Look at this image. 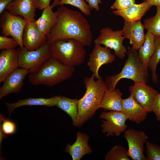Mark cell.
Masks as SVG:
<instances>
[{
    "mask_svg": "<svg viewBox=\"0 0 160 160\" xmlns=\"http://www.w3.org/2000/svg\"><path fill=\"white\" fill-rule=\"evenodd\" d=\"M57 10L55 22L47 37L50 44L59 40L74 39L85 46H90L93 39L90 25L85 17L80 12L60 5Z\"/></svg>",
    "mask_w": 160,
    "mask_h": 160,
    "instance_id": "obj_1",
    "label": "cell"
},
{
    "mask_svg": "<svg viewBox=\"0 0 160 160\" xmlns=\"http://www.w3.org/2000/svg\"><path fill=\"white\" fill-rule=\"evenodd\" d=\"M95 78L92 74L91 77H86L84 79L86 91L84 96L79 99L76 127L82 126L100 108L107 87L102 77L96 81Z\"/></svg>",
    "mask_w": 160,
    "mask_h": 160,
    "instance_id": "obj_2",
    "label": "cell"
},
{
    "mask_svg": "<svg viewBox=\"0 0 160 160\" xmlns=\"http://www.w3.org/2000/svg\"><path fill=\"white\" fill-rule=\"evenodd\" d=\"M74 71V67L63 64L52 56L37 71L30 73L28 79L34 85L52 87L69 79Z\"/></svg>",
    "mask_w": 160,
    "mask_h": 160,
    "instance_id": "obj_3",
    "label": "cell"
},
{
    "mask_svg": "<svg viewBox=\"0 0 160 160\" xmlns=\"http://www.w3.org/2000/svg\"><path fill=\"white\" fill-rule=\"evenodd\" d=\"M127 53V58L121 71L106 78L105 81L108 88H115L119 81L124 78L131 79L134 83L147 84L148 68L141 61L137 51L129 47Z\"/></svg>",
    "mask_w": 160,
    "mask_h": 160,
    "instance_id": "obj_4",
    "label": "cell"
},
{
    "mask_svg": "<svg viewBox=\"0 0 160 160\" xmlns=\"http://www.w3.org/2000/svg\"><path fill=\"white\" fill-rule=\"evenodd\" d=\"M51 44L52 56L63 64L74 67L84 63L85 46L79 41L74 39L59 40Z\"/></svg>",
    "mask_w": 160,
    "mask_h": 160,
    "instance_id": "obj_5",
    "label": "cell"
},
{
    "mask_svg": "<svg viewBox=\"0 0 160 160\" xmlns=\"http://www.w3.org/2000/svg\"><path fill=\"white\" fill-rule=\"evenodd\" d=\"M17 49L19 68L29 70V73L37 71L52 56L51 44L47 41L35 50L30 51L20 47Z\"/></svg>",
    "mask_w": 160,
    "mask_h": 160,
    "instance_id": "obj_6",
    "label": "cell"
},
{
    "mask_svg": "<svg viewBox=\"0 0 160 160\" xmlns=\"http://www.w3.org/2000/svg\"><path fill=\"white\" fill-rule=\"evenodd\" d=\"M0 15L1 35L6 37L11 36L17 41L19 47L23 49V34L28 21L21 16L13 15L6 10Z\"/></svg>",
    "mask_w": 160,
    "mask_h": 160,
    "instance_id": "obj_7",
    "label": "cell"
},
{
    "mask_svg": "<svg viewBox=\"0 0 160 160\" xmlns=\"http://www.w3.org/2000/svg\"><path fill=\"white\" fill-rule=\"evenodd\" d=\"M102 120L101 127L102 131L106 133L107 137L110 136H120L128 127L126 124L127 117L122 112L111 111L102 112L100 115Z\"/></svg>",
    "mask_w": 160,
    "mask_h": 160,
    "instance_id": "obj_8",
    "label": "cell"
},
{
    "mask_svg": "<svg viewBox=\"0 0 160 160\" xmlns=\"http://www.w3.org/2000/svg\"><path fill=\"white\" fill-rule=\"evenodd\" d=\"M125 38L121 31H113L106 27L100 31V34L94 41V43L103 44L105 47L114 51L113 54L121 59H123L127 50L123 45Z\"/></svg>",
    "mask_w": 160,
    "mask_h": 160,
    "instance_id": "obj_9",
    "label": "cell"
},
{
    "mask_svg": "<svg viewBox=\"0 0 160 160\" xmlns=\"http://www.w3.org/2000/svg\"><path fill=\"white\" fill-rule=\"evenodd\" d=\"M127 141L128 156L134 160H147L144 154V146L148 137L143 132L129 128L124 133Z\"/></svg>",
    "mask_w": 160,
    "mask_h": 160,
    "instance_id": "obj_10",
    "label": "cell"
},
{
    "mask_svg": "<svg viewBox=\"0 0 160 160\" xmlns=\"http://www.w3.org/2000/svg\"><path fill=\"white\" fill-rule=\"evenodd\" d=\"M94 47L89 55L87 66L92 72L95 79L102 77L99 74L100 67L103 65H108L113 62L116 56L111 53L110 49L103 47L98 43L95 44Z\"/></svg>",
    "mask_w": 160,
    "mask_h": 160,
    "instance_id": "obj_11",
    "label": "cell"
},
{
    "mask_svg": "<svg viewBox=\"0 0 160 160\" xmlns=\"http://www.w3.org/2000/svg\"><path fill=\"white\" fill-rule=\"evenodd\" d=\"M130 95L149 113L152 111L154 99L158 94L155 89L147 84L134 83L129 87Z\"/></svg>",
    "mask_w": 160,
    "mask_h": 160,
    "instance_id": "obj_12",
    "label": "cell"
},
{
    "mask_svg": "<svg viewBox=\"0 0 160 160\" xmlns=\"http://www.w3.org/2000/svg\"><path fill=\"white\" fill-rule=\"evenodd\" d=\"M29 73V70L20 68L11 73L0 88V99L10 93H20L24 85V80Z\"/></svg>",
    "mask_w": 160,
    "mask_h": 160,
    "instance_id": "obj_13",
    "label": "cell"
},
{
    "mask_svg": "<svg viewBox=\"0 0 160 160\" xmlns=\"http://www.w3.org/2000/svg\"><path fill=\"white\" fill-rule=\"evenodd\" d=\"M144 25L141 20L133 22L125 21L121 31L123 36L129 40L133 49L138 51L143 44L145 39Z\"/></svg>",
    "mask_w": 160,
    "mask_h": 160,
    "instance_id": "obj_14",
    "label": "cell"
},
{
    "mask_svg": "<svg viewBox=\"0 0 160 160\" xmlns=\"http://www.w3.org/2000/svg\"><path fill=\"white\" fill-rule=\"evenodd\" d=\"M47 37L39 30L34 21H28L23 36L25 48L30 51L36 50L47 42Z\"/></svg>",
    "mask_w": 160,
    "mask_h": 160,
    "instance_id": "obj_15",
    "label": "cell"
},
{
    "mask_svg": "<svg viewBox=\"0 0 160 160\" xmlns=\"http://www.w3.org/2000/svg\"><path fill=\"white\" fill-rule=\"evenodd\" d=\"M17 49H2L0 52V83L18 68Z\"/></svg>",
    "mask_w": 160,
    "mask_h": 160,
    "instance_id": "obj_16",
    "label": "cell"
},
{
    "mask_svg": "<svg viewBox=\"0 0 160 160\" xmlns=\"http://www.w3.org/2000/svg\"><path fill=\"white\" fill-rule=\"evenodd\" d=\"M122 112L131 121L139 124L146 119L148 112L131 95L127 98L122 99Z\"/></svg>",
    "mask_w": 160,
    "mask_h": 160,
    "instance_id": "obj_17",
    "label": "cell"
},
{
    "mask_svg": "<svg viewBox=\"0 0 160 160\" xmlns=\"http://www.w3.org/2000/svg\"><path fill=\"white\" fill-rule=\"evenodd\" d=\"M36 9L33 0H14L5 10L10 13L22 17L28 21H34Z\"/></svg>",
    "mask_w": 160,
    "mask_h": 160,
    "instance_id": "obj_18",
    "label": "cell"
},
{
    "mask_svg": "<svg viewBox=\"0 0 160 160\" xmlns=\"http://www.w3.org/2000/svg\"><path fill=\"white\" fill-rule=\"evenodd\" d=\"M76 139L75 143H68L65 148V151L69 154L73 160H80L85 155L92 152L88 141L89 136L85 133L78 131L76 133Z\"/></svg>",
    "mask_w": 160,
    "mask_h": 160,
    "instance_id": "obj_19",
    "label": "cell"
},
{
    "mask_svg": "<svg viewBox=\"0 0 160 160\" xmlns=\"http://www.w3.org/2000/svg\"><path fill=\"white\" fill-rule=\"evenodd\" d=\"M153 6L143 1L135 4L127 8L113 11L112 13L121 17L125 21L133 22L141 20V18Z\"/></svg>",
    "mask_w": 160,
    "mask_h": 160,
    "instance_id": "obj_20",
    "label": "cell"
},
{
    "mask_svg": "<svg viewBox=\"0 0 160 160\" xmlns=\"http://www.w3.org/2000/svg\"><path fill=\"white\" fill-rule=\"evenodd\" d=\"M58 95L50 98H29L19 100L17 102L12 103L5 102L8 108L9 116L16 108L24 106L43 105L48 107L57 106L58 101Z\"/></svg>",
    "mask_w": 160,
    "mask_h": 160,
    "instance_id": "obj_21",
    "label": "cell"
},
{
    "mask_svg": "<svg viewBox=\"0 0 160 160\" xmlns=\"http://www.w3.org/2000/svg\"><path fill=\"white\" fill-rule=\"evenodd\" d=\"M122 93L118 88H108L104 97L100 108L105 111L122 112Z\"/></svg>",
    "mask_w": 160,
    "mask_h": 160,
    "instance_id": "obj_22",
    "label": "cell"
},
{
    "mask_svg": "<svg viewBox=\"0 0 160 160\" xmlns=\"http://www.w3.org/2000/svg\"><path fill=\"white\" fill-rule=\"evenodd\" d=\"M53 8L52 5L45 8L41 16L34 21L39 30L47 37L49 34L57 16V11L53 12Z\"/></svg>",
    "mask_w": 160,
    "mask_h": 160,
    "instance_id": "obj_23",
    "label": "cell"
},
{
    "mask_svg": "<svg viewBox=\"0 0 160 160\" xmlns=\"http://www.w3.org/2000/svg\"><path fill=\"white\" fill-rule=\"evenodd\" d=\"M156 49L155 36L147 31L144 43L138 51V55L142 62L146 67L153 56Z\"/></svg>",
    "mask_w": 160,
    "mask_h": 160,
    "instance_id": "obj_24",
    "label": "cell"
},
{
    "mask_svg": "<svg viewBox=\"0 0 160 160\" xmlns=\"http://www.w3.org/2000/svg\"><path fill=\"white\" fill-rule=\"evenodd\" d=\"M58 101L56 106L70 116L73 124L75 126L78 117L79 99L69 98L60 95H58Z\"/></svg>",
    "mask_w": 160,
    "mask_h": 160,
    "instance_id": "obj_25",
    "label": "cell"
},
{
    "mask_svg": "<svg viewBox=\"0 0 160 160\" xmlns=\"http://www.w3.org/2000/svg\"><path fill=\"white\" fill-rule=\"evenodd\" d=\"M155 37L156 49L148 63V68L151 71V79L153 82L156 84L158 82V79L156 69L158 64L160 62V36H155Z\"/></svg>",
    "mask_w": 160,
    "mask_h": 160,
    "instance_id": "obj_26",
    "label": "cell"
},
{
    "mask_svg": "<svg viewBox=\"0 0 160 160\" xmlns=\"http://www.w3.org/2000/svg\"><path fill=\"white\" fill-rule=\"evenodd\" d=\"M157 11L153 17L144 21L145 29L155 36H160V6L156 7Z\"/></svg>",
    "mask_w": 160,
    "mask_h": 160,
    "instance_id": "obj_27",
    "label": "cell"
},
{
    "mask_svg": "<svg viewBox=\"0 0 160 160\" xmlns=\"http://www.w3.org/2000/svg\"><path fill=\"white\" fill-rule=\"evenodd\" d=\"M105 160H130L128 154L127 150L124 147L115 145L104 157Z\"/></svg>",
    "mask_w": 160,
    "mask_h": 160,
    "instance_id": "obj_28",
    "label": "cell"
},
{
    "mask_svg": "<svg viewBox=\"0 0 160 160\" xmlns=\"http://www.w3.org/2000/svg\"><path fill=\"white\" fill-rule=\"evenodd\" d=\"M68 4L79 9L85 15H91V11L88 4L84 0H60L58 5Z\"/></svg>",
    "mask_w": 160,
    "mask_h": 160,
    "instance_id": "obj_29",
    "label": "cell"
},
{
    "mask_svg": "<svg viewBox=\"0 0 160 160\" xmlns=\"http://www.w3.org/2000/svg\"><path fill=\"white\" fill-rule=\"evenodd\" d=\"M0 128L3 132L7 135H11L15 133L17 127L15 123L7 118L4 115L0 114Z\"/></svg>",
    "mask_w": 160,
    "mask_h": 160,
    "instance_id": "obj_30",
    "label": "cell"
},
{
    "mask_svg": "<svg viewBox=\"0 0 160 160\" xmlns=\"http://www.w3.org/2000/svg\"><path fill=\"white\" fill-rule=\"evenodd\" d=\"M147 160H160V146L147 141L145 143Z\"/></svg>",
    "mask_w": 160,
    "mask_h": 160,
    "instance_id": "obj_31",
    "label": "cell"
},
{
    "mask_svg": "<svg viewBox=\"0 0 160 160\" xmlns=\"http://www.w3.org/2000/svg\"><path fill=\"white\" fill-rule=\"evenodd\" d=\"M18 46V43L13 37L9 38L2 35L0 36V49H15Z\"/></svg>",
    "mask_w": 160,
    "mask_h": 160,
    "instance_id": "obj_32",
    "label": "cell"
},
{
    "mask_svg": "<svg viewBox=\"0 0 160 160\" xmlns=\"http://www.w3.org/2000/svg\"><path fill=\"white\" fill-rule=\"evenodd\" d=\"M135 4V0H115L110 7L111 9L119 10L128 8Z\"/></svg>",
    "mask_w": 160,
    "mask_h": 160,
    "instance_id": "obj_33",
    "label": "cell"
},
{
    "mask_svg": "<svg viewBox=\"0 0 160 160\" xmlns=\"http://www.w3.org/2000/svg\"><path fill=\"white\" fill-rule=\"evenodd\" d=\"M152 111L155 114L156 120L160 122V92L157 95L154 99Z\"/></svg>",
    "mask_w": 160,
    "mask_h": 160,
    "instance_id": "obj_34",
    "label": "cell"
},
{
    "mask_svg": "<svg viewBox=\"0 0 160 160\" xmlns=\"http://www.w3.org/2000/svg\"><path fill=\"white\" fill-rule=\"evenodd\" d=\"M36 8L42 10L50 5L51 0H33Z\"/></svg>",
    "mask_w": 160,
    "mask_h": 160,
    "instance_id": "obj_35",
    "label": "cell"
},
{
    "mask_svg": "<svg viewBox=\"0 0 160 160\" xmlns=\"http://www.w3.org/2000/svg\"><path fill=\"white\" fill-rule=\"evenodd\" d=\"M87 2L92 11L93 9L98 12L100 10L99 5L102 3L101 0H85Z\"/></svg>",
    "mask_w": 160,
    "mask_h": 160,
    "instance_id": "obj_36",
    "label": "cell"
},
{
    "mask_svg": "<svg viewBox=\"0 0 160 160\" xmlns=\"http://www.w3.org/2000/svg\"><path fill=\"white\" fill-rule=\"evenodd\" d=\"M14 0H0V14L5 9L7 6Z\"/></svg>",
    "mask_w": 160,
    "mask_h": 160,
    "instance_id": "obj_37",
    "label": "cell"
},
{
    "mask_svg": "<svg viewBox=\"0 0 160 160\" xmlns=\"http://www.w3.org/2000/svg\"><path fill=\"white\" fill-rule=\"evenodd\" d=\"M143 1L147 2L152 6L156 7L160 6V0H143Z\"/></svg>",
    "mask_w": 160,
    "mask_h": 160,
    "instance_id": "obj_38",
    "label": "cell"
},
{
    "mask_svg": "<svg viewBox=\"0 0 160 160\" xmlns=\"http://www.w3.org/2000/svg\"><path fill=\"white\" fill-rule=\"evenodd\" d=\"M7 135L4 133L1 128H0V152L1 155V148L2 141L4 138H7Z\"/></svg>",
    "mask_w": 160,
    "mask_h": 160,
    "instance_id": "obj_39",
    "label": "cell"
},
{
    "mask_svg": "<svg viewBox=\"0 0 160 160\" xmlns=\"http://www.w3.org/2000/svg\"><path fill=\"white\" fill-rule=\"evenodd\" d=\"M60 0H54L52 4L53 7H55L58 6V3Z\"/></svg>",
    "mask_w": 160,
    "mask_h": 160,
    "instance_id": "obj_40",
    "label": "cell"
}]
</instances>
